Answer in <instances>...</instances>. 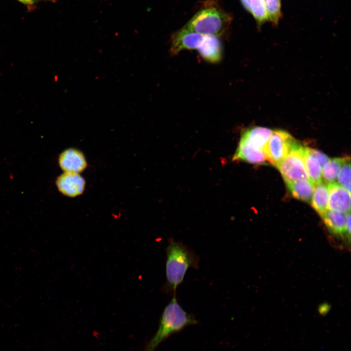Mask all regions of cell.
<instances>
[{
	"label": "cell",
	"instance_id": "6da1fadb",
	"mask_svg": "<svg viewBox=\"0 0 351 351\" xmlns=\"http://www.w3.org/2000/svg\"><path fill=\"white\" fill-rule=\"evenodd\" d=\"M166 281L162 291L172 296L176 295L177 287L183 282L189 268H198L199 259L195 251L183 243L168 238L165 249Z\"/></svg>",
	"mask_w": 351,
	"mask_h": 351
},
{
	"label": "cell",
	"instance_id": "4fadbf2b",
	"mask_svg": "<svg viewBox=\"0 0 351 351\" xmlns=\"http://www.w3.org/2000/svg\"><path fill=\"white\" fill-rule=\"evenodd\" d=\"M284 181L294 197L308 203L311 202L315 184L310 179Z\"/></svg>",
	"mask_w": 351,
	"mask_h": 351
},
{
	"label": "cell",
	"instance_id": "7402d4cb",
	"mask_svg": "<svg viewBox=\"0 0 351 351\" xmlns=\"http://www.w3.org/2000/svg\"><path fill=\"white\" fill-rule=\"evenodd\" d=\"M309 151L317 159L322 168L330 160L327 155L316 149L309 148Z\"/></svg>",
	"mask_w": 351,
	"mask_h": 351
},
{
	"label": "cell",
	"instance_id": "5bb4252c",
	"mask_svg": "<svg viewBox=\"0 0 351 351\" xmlns=\"http://www.w3.org/2000/svg\"><path fill=\"white\" fill-rule=\"evenodd\" d=\"M234 162L242 161L253 164H261L267 161L262 151H255L238 145L232 157Z\"/></svg>",
	"mask_w": 351,
	"mask_h": 351
},
{
	"label": "cell",
	"instance_id": "277c9868",
	"mask_svg": "<svg viewBox=\"0 0 351 351\" xmlns=\"http://www.w3.org/2000/svg\"><path fill=\"white\" fill-rule=\"evenodd\" d=\"M304 147L296 140L288 155L276 166L284 180L310 179L303 159Z\"/></svg>",
	"mask_w": 351,
	"mask_h": 351
},
{
	"label": "cell",
	"instance_id": "9a60e30c",
	"mask_svg": "<svg viewBox=\"0 0 351 351\" xmlns=\"http://www.w3.org/2000/svg\"><path fill=\"white\" fill-rule=\"evenodd\" d=\"M303 159L306 170L310 180L314 184L322 182V167L317 159L304 146L303 151Z\"/></svg>",
	"mask_w": 351,
	"mask_h": 351
},
{
	"label": "cell",
	"instance_id": "30bf717a",
	"mask_svg": "<svg viewBox=\"0 0 351 351\" xmlns=\"http://www.w3.org/2000/svg\"><path fill=\"white\" fill-rule=\"evenodd\" d=\"M58 162L64 172L79 173L87 166L86 160L82 153L73 148L63 151L59 156Z\"/></svg>",
	"mask_w": 351,
	"mask_h": 351
},
{
	"label": "cell",
	"instance_id": "d6986e66",
	"mask_svg": "<svg viewBox=\"0 0 351 351\" xmlns=\"http://www.w3.org/2000/svg\"><path fill=\"white\" fill-rule=\"evenodd\" d=\"M268 20L276 25L281 16V0H264Z\"/></svg>",
	"mask_w": 351,
	"mask_h": 351
},
{
	"label": "cell",
	"instance_id": "e0dca14e",
	"mask_svg": "<svg viewBox=\"0 0 351 351\" xmlns=\"http://www.w3.org/2000/svg\"><path fill=\"white\" fill-rule=\"evenodd\" d=\"M243 6L254 17L259 28L268 20L264 0H240Z\"/></svg>",
	"mask_w": 351,
	"mask_h": 351
},
{
	"label": "cell",
	"instance_id": "5b68a950",
	"mask_svg": "<svg viewBox=\"0 0 351 351\" xmlns=\"http://www.w3.org/2000/svg\"><path fill=\"white\" fill-rule=\"evenodd\" d=\"M296 141L288 132L274 130L263 150L267 160L276 166L288 155Z\"/></svg>",
	"mask_w": 351,
	"mask_h": 351
},
{
	"label": "cell",
	"instance_id": "52a82bcc",
	"mask_svg": "<svg viewBox=\"0 0 351 351\" xmlns=\"http://www.w3.org/2000/svg\"><path fill=\"white\" fill-rule=\"evenodd\" d=\"M270 128L253 126L244 129L238 143L255 151H262L273 133Z\"/></svg>",
	"mask_w": 351,
	"mask_h": 351
},
{
	"label": "cell",
	"instance_id": "7c38bea8",
	"mask_svg": "<svg viewBox=\"0 0 351 351\" xmlns=\"http://www.w3.org/2000/svg\"><path fill=\"white\" fill-rule=\"evenodd\" d=\"M197 50L200 56L209 62L217 63L221 59L222 45L217 37L205 35L200 46Z\"/></svg>",
	"mask_w": 351,
	"mask_h": 351
},
{
	"label": "cell",
	"instance_id": "8992f818",
	"mask_svg": "<svg viewBox=\"0 0 351 351\" xmlns=\"http://www.w3.org/2000/svg\"><path fill=\"white\" fill-rule=\"evenodd\" d=\"M204 36L184 27L182 28L176 32L172 37L171 54L176 55L184 50H197L200 46Z\"/></svg>",
	"mask_w": 351,
	"mask_h": 351
},
{
	"label": "cell",
	"instance_id": "9c48e42d",
	"mask_svg": "<svg viewBox=\"0 0 351 351\" xmlns=\"http://www.w3.org/2000/svg\"><path fill=\"white\" fill-rule=\"evenodd\" d=\"M56 184L62 194L70 197H75L83 193L85 182L78 173L64 172L58 177Z\"/></svg>",
	"mask_w": 351,
	"mask_h": 351
},
{
	"label": "cell",
	"instance_id": "8fae6325",
	"mask_svg": "<svg viewBox=\"0 0 351 351\" xmlns=\"http://www.w3.org/2000/svg\"><path fill=\"white\" fill-rule=\"evenodd\" d=\"M328 209L320 215L328 229L333 234L342 236L350 235L347 230L349 214Z\"/></svg>",
	"mask_w": 351,
	"mask_h": 351
},
{
	"label": "cell",
	"instance_id": "7a4b0ae2",
	"mask_svg": "<svg viewBox=\"0 0 351 351\" xmlns=\"http://www.w3.org/2000/svg\"><path fill=\"white\" fill-rule=\"evenodd\" d=\"M198 323L195 315L186 312L179 305L176 295L173 296L163 310L156 332L146 345L144 351H155L172 334Z\"/></svg>",
	"mask_w": 351,
	"mask_h": 351
},
{
	"label": "cell",
	"instance_id": "ac0fdd59",
	"mask_svg": "<svg viewBox=\"0 0 351 351\" xmlns=\"http://www.w3.org/2000/svg\"><path fill=\"white\" fill-rule=\"evenodd\" d=\"M343 157H334L330 159L329 161L322 168V179L327 183L335 182L342 163Z\"/></svg>",
	"mask_w": 351,
	"mask_h": 351
},
{
	"label": "cell",
	"instance_id": "ba28073f",
	"mask_svg": "<svg viewBox=\"0 0 351 351\" xmlns=\"http://www.w3.org/2000/svg\"><path fill=\"white\" fill-rule=\"evenodd\" d=\"M328 209L345 213L351 210V192L337 183H328Z\"/></svg>",
	"mask_w": 351,
	"mask_h": 351
},
{
	"label": "cell",
	"instance_id": "ffe728a7",
	"mask_svg": "<svg viewBox=\"0 0 351 351\" xmlns=\"http://www.w3.org/2000/svg\"><path fill=\"white\" fill-rule=\"evenodd\" d=\"M338 184L351 192V162L350 158L343 157L337 179Z\"/></svg>",
	"mask_w": 351,
	"mask_h": 351
},
{
	"label": "cell",
	"instance_id": "3957f363",
	"mask_svg": "<svg viewBox=\"0 0 351 351\" xmlns=\"http://www.w3.org/2000/svg\"><path fill=\"white\" fill-rule=\"evenodd\" d=\"M232 20L229 13L209 3L198 11L183 27L203 35L218 38L226 32Z\"/></svg>",
	"mask_w": 351,
	"mask_h": 351
},
{
	"label": "cell",
	"instance_id": "2e32d148",
	"mask_svg": "<svg viewBox=\"0 0 351 351\" xmlns=\"http://www.w3.org/2000/svg\"><path fill=\"white\" fill-rule=\"evenodd\" d=\"M328 186L323 182L315 184L311 200L312 207L321 215L328 209Z\"/></svg>",
	"mask_w": 351,
	"mask_h": 351
},
{
	"label": "cell",
	"instance_id": "44dd1931",
	"mask_svg": "<svg viewBox=\"0 0 351 351\" xmlns=\"http://www.w3.org/2000/svg\"><path fill=\"white\" fill-rule=\"evenodd\" d=\"M23 5L26 8L28 12L31 13L35 11L38 8V4L41 2L55 3L57 0H16Z\"/></svg>",
	"mask_w": 351,
	"mask_h": 351
}]
</instances>
